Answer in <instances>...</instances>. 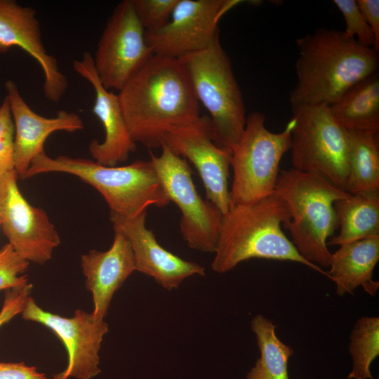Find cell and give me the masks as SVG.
Segmentation results:
<instances>
[{"mask_svg": "<svg viewBox=\"0 0 379 379\" xmlns=\"http://www.w3.org/2000/svg\"><path fill=\"white\" fill-rule=\"evenodd\" d=\"M147 212L135 218H124L109 213L114 230L123 233L131 245L135 271L153 278L164 288H178L187 278L204 276L205 269L164 248L154 232L146 226Z\"/></svg>", "mask_w": 379, "mask_h": 379, "instance_id": "cell-15", "label": "cell"}, {"mask_svg": "<svg viewBox=\"0 0 379 379\" xmlns=\"http://www.w3.org/2000/svg\"><path fill=\"white\" fill-rule=\"evenodd\" d=\"M329 109L335 120L347 131L378 133V72L350 87Z\"/></svg>", "mask_w": 379, "mask_h": 379, "instance_id": "cell-21", "label": "cell"}, {"mask_svg": "<svg viewBox=\"0 0 379 379\" xmlns=\"http://www.w3.org/2000/svg\"><path fill=\"white\" fill-rule=\"evenodd\" d=\"M333 4L341 13L345 22V34L354 39L360 44L374 48L379 51V46L372 29L365 20L356 0H334Z\"/></svg>", "mask_w": 379, "mask_h": 379, "instance_id": "cell-26", "label": "cell"}, {"mask_svg": "<svg viewBox=\"0 0 379 379\" xmlns=\"http://www.w3.org/2000/svg\"><path fill=\"white\" fill-rule=\"evenodd\" d=\"M32 287V284L28 283L22 286L6 290L0 310V327L22 313L27 300L31 296Z\"/></svg>", "mask_w": 379, "mask_h": 379, "instance_id": "cell-30", "label": "cell"}, {"mask_svg": "<svg viewBox=\"0 0 379 379\" xmlns=\"http://www.w3.org/2000/svg\"><path fill=\"white\" fill-rule=\"evenodd\" d=\"M260 357L249 371L246 379H289L288 364L293 349L279 339L273 322L258 314L251 321Z\"/></svg>", "mask_w": 379, "mask_h": 379, "instance_id": "cell-24", "label": "cell"}, {"mask_svg": "<svg viewBox=\"0 0 379 379\" xmlns=\"http://www.w3.org/2000/svg\"><path fill=\"white\" fill-rule=\"evenodd\" d=\"M14 139L15 126L9 101L6 95L0 105V181L6 174L15 171Z\"/></svg>", "mask_w": 379, "mask_h": 379, "instance_id": "cell-29", "label": "cell"}, {"mask_svg": "<svg viewBox=\"0 0 379 379\" xmlns=\"http://www.w3.org/2000/svg\"><path fill=\"white\" fill-rule=\"evenodd\" d=\"M296 84L292 107L330 106L350 87L378 72V51L347 36L343 31L319 28L296 40Z\"/></svg>", "mask_w": 379, "mask_h": 379, "instance_id": "cell-2", "label": "cell"}, {"mask_svg": "<svg viewBox=\"0 0 379 379\" xmlns=\"http://www.w3.org/2000/svg\"><path fill=\"white\" fill-rule=\"evenodd\" d=\"M163 145L194 165L202 180L206 199L223 215L226 214L231 208L228 179L232 150L215 143L209 117L200 116L190 124L171 130Z\"/></svg>", "mask_w": 379, "mask_h": 379, "instance_id": "cell-14", "label": "cell"}, {"mask_svg": "<svg viewBox=\"0 0 379 379\" xmlns=\"http://www.w3.org/2000/svg\"><path fill=\"white\" fill-rule=\"evenodd\" d=\"M334 207L340 232L327 246L379 237V192L350 194Z\"/></svg>", "mask_w": 379, "mask_h": 379, "instance_id": "cell-22", "label": "cell"}, {"mask_svg": "<svg viewBox=\"0 0 379 379\" xmlns=\"http://www.w3.org/2000/svg\"><path fill=\"white\" fill-rule=\"evenodd\" d=\"M159 156L149 151V160L171 201L180 209V231L187 246L204 253L215 252L222 222V213L199 194L187 161L163 145Z\"/></svg>", "mask_w": 379, "mask_h": 379, "instance_id": "cell-9", "label": "cell"}, {"mask_svg": "<svg viewBox=\"0 0 379 379\" xmlns=\"http://www.w3.org/2000/svg\"><path fill=\"white\" fill-rule=\"evenodd\" d=\"M347 134L348 175L345 192H379L378 133L347 131Z\"/></svg>", "mask_w": 379, "mask_h": 379, "instance_id": "cell-23", "label": "cell"}, {"mask_svg": "<svg viewBox=\"0 0 379 379\" xmlns=\"http://www.w3.org/2000/svg\"><path fill=\"white\" fill-rule=\"evenodd\" d=\"M291 220L286 202L274 192L254 203L231 207L223 215L211 269L227 272L252 258L295 262L325 275L306 260L282 231Z\"/></svg>", "mask_w": 379, "mask_h": 379, "instance_id": "cell-3", "label": "cell"}, {"mask_svg": "<svg viewBox=\"0 0 379 379\" xmlns=\"http://www.w3.org/2000/svg\"><path fill=\"white\" fill-rule=\"evenodd\" d=\"M51 172L78 177L101 194L110 213L124 218H135L151 206L161 208L170 203L150 160L106 166L94 160L66 155L52 158L44 152L32 160L25 178Z\"/></svg>", "mask_w": 379, "mask_h": 379, "instance_id": "cell-4", "label": "cell"}, {"mask_svg": "<svg viewBox=\"0 0 379 379\" xmlns=\"http://www.w3.org/2000/svg\"><path fill=\"white\" fill-rule=\"evenodd\" d=\"M15 171L0 181V225L14 251L29 262L43 265L60 244L44 210L31 205L20 192Z\"/></svg>", "mask_w": 379, "mask_h": 379, "instance_id": "cell-12", "label": "cell"}, {"mask_svg": "<svg viewBox=\"0 0 379 379\" xmlns=\"http://www.w3.org/2000/svg\"><path fill=\"white\" fill-rule=\"evenodd\" d=\"M72 65L74 71L88 81L95 91V100L92 111L105 131L104 140L102 142L92 140L89 152L98 164L116 166L126 161L130 154L136 149V143L129 133L118 94L103 86L89 52H84L82 58L75 60Z\"/></svg>", "mask_w": 379, "mask_h": 379, "instance_id": "cell-17", "label": "cell"}, {"mask_svg": "<svg viewBox=\"0 0 379 379\" xmlns=\"http://www.w3.org/2000/svg\"><path fill=\"white\" fill-rule=\"evenodd\" d=\"M178 0H132L137 18L145 32L157 30L169 21Z\"/></svg>", "mask_w": 379, "mask_h": 379, "instance_id": "cell-27", "label": "cell"}, {"mask_svg": "<svg viewBox=\"0 0 379 379\" xmlns=\"http://www.w3.org/2000/svg\"><path fill=\"white\" fill-rule=\"evenodd\" d=\"M22 318L47 327L60 339L67 353L65 368L53 379H92L100 372L99 352L108 324L92 312L77 310L72 317L46 311L30 296Z\"/></svg>", "mask_w": 379, "mask_h": 379, "instance_id": "cell-11", "label": "cell"}, {"mask_svg": "<svg viewBox=\"0 0 379 379\" xmlns=\"http://www.w3.org/2000/svg\"><path fill=\"white\" fill-rule=\"evenodd\" d=\"M154 55L132 0L119 3L109 18L93 58L103 86L120 91Z\"/></svg>", "mask_w": 379, "mask_h": 379, "instance_id": "cell-10", "label": "cell"}, {"mask_svg": "<svg viewBox=\"0 0 379 379\" xmlns=\"http://www.w3.org/2000/svg\"><path fill=\"white\" fill-rule=\"evenodd\" d=\"M365 20L372 29L377 45L379 46V1L356 0Z\"/></svg>", "mask_w": 379, "mask_h": 379, "instance_id": "cell-32", "label": "cell"}, {"mask_svg": "<svg viewBox=\"0 0 379 379\" xmlns=\"http://www.w3.org/2000/svg\"><path fill=\"white\" fill-rule=\"evenodd\" d=\"M0 379H49L34 366L24 362L0 361Z\"/></svg>", "mask_w": 379, "mask_h": 379, "instance_id": "cell-31", "label": "cell"}, {"mask_svg": "<svg viewBox=\"0 0 379 379\" xmlns=\"http://www.w3.org/2000/svg\"><path fill=\"white\" fill-rule=\"evenodd\" d=\"M274 192L289 209L291 220L284 227L299 253L312 264L328 267L331 253L327 240L338 228L334 204L350 194L294 168L279 171Z\"/></svg>", "mask_w": 379, "mask_h": 379, "instance_id": "cell-5", "label": "cell"}, {"mask_svg": "<svg viewBox=\"0 0 379 379\" xmlns=\"http://www.w3.org/2000/svg\"><path fill=\"white\" fill-rule=\"evenodd\" d=\"M239 1L178 0L163 27L145 32L154 55L179 59L207 48L219 36L220 18Z\"/></svg>", "mask_w": 379, "mask_h": 379, "instance_id": "cell-13", "label": "cell"}, {"mask_svg": "<svg viewBox=\"0 0 379 379\" xmlns=\"http://www.w3.org/2000/svg\"><path fill=\"white\" fill-rule=\"evenodd\" d=\"M29 262L22 258L8 244L0 248V290L28 284L26 274Z\"/></svg>", "mask_w": 379, "mask_h": 379, "instance_id": "cell-28", "label": "cell"}, {"mask_svg": "<svg viewBox=\"0 0 379 379\" xmlns=\"http://www.w3.org/2000/svg\"><path fill=\"white\" fill-rule=\"evenodd\" d=\"M293 168L321 177L345 191L348 175V134L329 106L292 107Z\"/></svg>", "mask_w": 379, "mask_h": 379, "instance_id": "cell-8", "label": "cell"}, {"mask_svg": "<svg viewBox=\"0 0 379 379\" xmlns=\"http://www.w3.org/2000/svg\"><path fill=\"white\" fill-rule=\"evenodd\" d=\"M13 46L20 48L39 63L44 76L45 97L58 102L68 88V81L57 59L46 50L36 10L13 0H0V53H5Z\"/></svg>", "mask_w": 379, "mask_h": 379, "instance_id": "cell-16", "label": "cell"}, {"mask_svg": "<svg viewBox=\"0 0 379 379\" xmlns=\"http://www.w3.org/2000/svg\"><path fill=\"white\" fill-rule=\"evenodd\" d=\"M5 88L15 126V169L18 177L25 179L32 160L44 152V142L51 133L76 132L84 124L77 114L65 110L58 111L53 118L41 116L29 107L13 81L7 80Z\"/></svg>", "mask_w": 379, "mask_h": 379, "instance_id": "cell-18", "label": "cell"}, {"mask_svg": "<svg viewBox=\"0 0 379 379\" xmlns=\"http://www.w3.org/2000/svg\"><path fill=\"white\" fill-rule=\"evenodd\" d=\"M379 260V237L342 244L331 253L327 273L335 284L339 295L353 294L359 286L371 296L379 288L373 279V270Z\"/></svg>", "mask_w": 379, "mask_h": 379, "instance_id": "cell-20", "label": "cell"}, {"mask_svg": "<svg viewBox=\"0 0 379 379\" xmlns=\"http://www.w3.org/2000/svg\"><path fill=\"white\" fill-rule=\"evenodd\" d=\"M349 351L352 366L347 379H373L371 365L379 355V318L362 317L350 335Z\"/></svg>", "mask_w": 379, "mask_h": 379, "instance_id": "cell-25", "label": "cell"}, {"mask_svg": "<svg viewBox=\"0 0 379 379\" xmlns=\"http://www.w3.org/2000/svg\"><path fill=\"white\" fill-rule=\"evenodd\" d=\"M293 121L279 133L269 131L260 112L247 115L243 133L232 149L231 207L254 203L273 193L283 155L290 149Z\"/></svg>", "mask_w": 379, "mask_h": 379, "instance_id": "cell-7", "label": "cell"}, {"mask_svg": "<svg viewBox=\"0 0 379 379\" xmlns=\"http://www.w3.org/2000/svg\"><path fill=\"white\" fill-rule=\"evenodd\" d=\"M179 60L197 100L210 114L213 141L232 150L243 133L247 115L231 60L220 37L207 48Z\"/></svg>", "mask_w": 379, "mask_h": 379, "instance_id": "cell-6", "label": "cell"}, {"mask_svg": "<svg viewBox=\"0 0 379 379\" xmlns=\"http://www.w3.org/2000/svg\"><path fill=\"white\" fill-rule=\"evenodd\" d=\"M114 231L113 242L108 250H91L81 257L86 288L92 295V313L102 319L107 314L114 293L135 271L129 241L123 233Z\"/></svg>", "mask_w": 379, "mask_h": 379, "instance_id": "cell-19", "label": "cell"}, {"mask_svg": "<svg viewBox=\"0 0 379 379\" xmlns=\"http://www.w3.org/2000/svg\"><path fill=\"white\" fill-rule=\"evenodd\" d=\"M118 96L131 138L149 149L161 148L169 131L200 117L199 102L177 58L154 55Z\"/></svg>", "mask_w": 379, "mask_h": 379, "instance_id": "cell-1", "label": "cell"}]
</instances>
